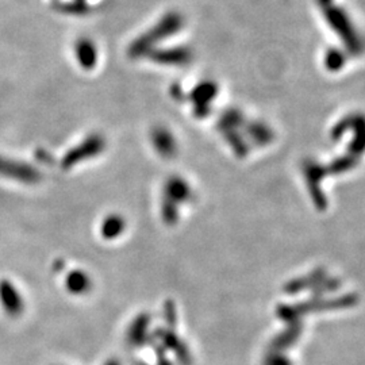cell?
I'll return each instance as SVG.
<instances>
[{"label": "cell", "mask_w": 365, "mask_h": 365, "mask_svg": "<svg viewBox=\"0 0 365 365\" xmlns=\"http://www.w3.org/2000/svg\"><path fill=\"white\" fill-rule=\"evenodd\" d=\"M122 230H123V222L119 218L114 216V218H110L105 221L103 229H102V234L105 236V238H114Z\"/></svg>", "instance_id": "4"}, {"label": "cell", "mask_w": 365, "mask_h": 365, "mask_svg": "<svg viewBox=\"0 0 365 365\" xmlns=\"http://www.w3.org/2000/svg\"><path fill=\"white\" fill-rule=\"evenodd\" d=\"M0 303L10 315H19L23 310V302L15 287L7 281H0Z\"/></svg>", "instance_id": "1"}, {"label": "cell", "mask_w": 365, "mask_h": 365, "mask_svg": "<svg viewBox=\"0 0 365 365\" xmlns=\"http://www.w3.org/2000/svg\"><path fill=\"white\" fill-rule=\"evenodd\" d=\"M105 365H121V364H119V363H118L116 360H111V362H108V363H107V364Z\"/></svg>", "instance_id": "5"}, {"label": "cell", "mask_w": 365, "mask_h": 365, "mask_svg": "<svg viewBox=\"0 0 365 365\" xmlns=\"http://www.w3.org/2000/svg\"><path fill=\"white\" fill-rule=\"evenodd\" d=\"M65 284H66V290L69 292L80 295V294H84L88 291V288L91 287V280L84 272L73 270L72 273L68 275Z\"/></svg>", "instance_id": "2"}, {"label": "cell", "mask_w": 365, "mask_h": 365, "mask_svg": "<svg viewBox=\"0 0 365 365\" xmlns=\"http://www.w3.org/2000/svg\"><path fill=\"white\" fill-rule=\"evenodd\" d=\"M0 173L10 176V177L22 179V180L34 179V172L29 166L21 165L18 162L3 161V160H0Z\"/></svg>", "instance_id": "3"}]
</instances>
